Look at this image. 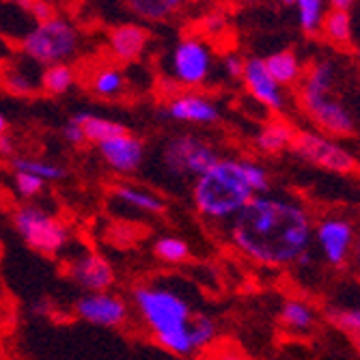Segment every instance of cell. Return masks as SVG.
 Masks as SVG:
<instances>
[{
    "mask_svg": "<svg viewBox=\"0 0 360 360\" xmlns=\"http://www.w3.org/2000/svg\"><path fill=\"white\" fill-rule=\"evenodd\" d=\"M233 244L257 264L285 266L298 261L311 242V220L300 205L252 196L231 224Z\"/></svg>",
    "mask_w": 360,
    "mask_h": 360,
    "instance_id": "1",
    "label": "cell"
},
{
    "mask_svg": "<svg viewBox=\"0 0 360 360\" xmlns=\"http://www.w3.org/2000/svg\"><path fill=\"white\" fill-rule=\"evenodd\" d=\"M132 298L160 347L179 356L194 354L190 339V321L194 313L186 298L173 289L155 285L134 287Z\"/></svg>",
    "mask_w": 360,
    "mask_h": 360,
    "instance_id": "2",
    "label": "cell"
},
{
    "mask_svg": "<svg viewBox=\"0 0 360 360\" xmlns=\"http://www.w3.org/2000/svg\"><path fill=\"white\" fill-rule=\"evenodd\" d=\"M255 196L246 181L242 162L218 160L216 165L196 177L192 188L194 205L205 218H229L236 216Z\"/></svg>",
    "mask_w": 360,
    "mask_h": 360,
    "instance_id": "3",
    "label": "cell"
},
{
    "mask_svg": "<svg viewBox=\"0 0 360 360\" xmlns=\"http://www.w3.org/2000/svg\"><path fill=\"white\" fill-rule=\"evenodd\" d=\"M78 46H80L78 28L63 18L39 22L30 32H26L20 41L22 52L41 65L65 63L76 54Z\"/></svg>",
    "mask_w": 360,
    "mask_h": 360,
    "instance_id": "4",
    "label": "cell"
},
{
    "mask_svg": "<svg viewBox=\"0 0 360 360\" xmlns=\"http://www.w3.org/2000/svg\"><path fill=\"white\" fill-rule=\"evenodd\" d=\"M13 226L26 246L46 257L58 255L70 242V226L37 205H22L15 210Z\"/></svg>",
    "mask_w": 360,
    "mask_h": 360,
    "instance_id": "5",
    "label": "cell"
},
{
    "mask_svg": "<svg viewBox=\"0 0 360 360\" xmlns=\"http://www.w3.org/2000/svg\"><path fill=\"white\" fill-rule=\"evenodd\" d=\"M216 149L192 134L173 136L162 149V165L175 177H199L218 162Z\"/></svg>",
    "mask_w": 360,
    "mask_h": 360,
    "instance_id": "6",
    "label": "cell"
},
{
    "mask_svg": "<svg viewBox=\"0 0 360 360\" xmlns=\"http://www.w3.org/2000/svg\"><path fill=\"white\" fill-rule=\"evenodd\" d=\"M289 149L298 158H302L304 162H309V165H315L326 171L343 173V175L358 171V162L347 149H343L341 145L323 139V136L311 134V132L293 134Z\"/></svg>",
    "mask_w": 360,
    "mask_h": 360,
    "instance_id": "7",
    "label": "cell"
},
{
    "mask_svg": "<svg viewBox=\"0 0 360 360\" xmlns=\"http://www.w3.org/2000/svg\"><path fill=\"white\" fill-rule=\"evenodd\" d=\"M171 70L177 82L184 86H199L207 80L212 70V54L210 48L199 39H184L175 46Z\"/></svg>",
    "mask_w": 360,
    "mask_h": 360,
    "instance_id": "8",
    "label": "cell"
},
{
    "mask_svg": "<svg viewBox=\"0 0 360 360\" xmlns=\"http://www.w3.org/2000/svg\"><path fill=\"white\" fill-rule=\"evenodd\" d=\"M76 315L93 326H104V328H119L127 319V307L121 298L112 296L108 291L86 293L76 302Z\"/></svg>",
    "mask_w": 360,
    "mask_h": 360,
    "instance_id": "9",
    "label": "cell"
},
{
    "mask_svg": "<svg viewBox=\"0 0 360 360\" xmlns=\"http://www.w3.org/2000/svg\"><path fill=\"white\" fill-rule=\"evenodd\" d=\"M70 278L84 291H108L115 285V268L100 252H84L70 264Z\"/></svg>",
    "mask_w": 360,
    "mask_h": 360,
    "instance_id": "10",
    "label": "cell"
},
{
    "mask_svg": "<svg viewBox=\"0 0 360 360\" xmlns=\"http://www.w3.org/2000/svg\"><path fill=\"white\" fill-rule=\"evenodd\" d=\"M300 104L307 110V115L328 134H354V119L343 106L333 102L328 95H300Z\"/></svg>",
    "mask_w": 360,
    "mask_h": 360,
    "instance_id": "11",
    "label": "cell"
},
{
    "mask_svg": "<svg viewBox=\"0 0 360 360\" xmlns=\"http://www.w3.org/2000/svg\"><path fill=\"white\" fill-rule=\"evenodd\" d=\"M102 158L106 160V165L110 169H115L117 173H134L141 162L145 158V147L139 139L129 136V134H121L115 139H108L104 143L97 145Z\"/></svg>",
    "mask_w": 360,
    "mask_h": 360,
    "instance_id": "12",
    "label": "cell"
},
{
    "mask_svg": "<svg viewBox=\"0 0 360 360\" xmlns=\"http://www.w3.org/2000/svg\"><path fill=\"white\" fill-rule=\"evenodd\" d=\"M165 115L173 121H184V123H216L220 119V112L214 102H210L203 95H177L169 102Z\"/></svg>",
    "mask_w": 360,
    "mask_h": 360,
    "instance_id": "13",
    "label": "cell"
},
{
    "mask_svg": "<svg viewBox=\"0 0 360 360\" xmlns=\"http://www.w3.org/2000/svg\"><path fill=\"white\" fill-rule=\"evenodd\" d=\"M248 91L255 95V100L261 102L264 106L272 108V110H281L285 100H283V93L278 89V84L272 80V76L268 74L266 65L261 58H250L244 63V76Z\"/></svg>",
    "mask_w": 360,
    "mask_h": 360,
    "instance_id": "14",
    "label": "cell"
},
{
    "mask_svg": "<svg viewBox=\"0 0 360 360\" xmlns=\"http://www.w3.org/2000/svg\"><path fill=\"white\" fill-rule=\"evenodd\" d=\"M317 242L326 255V259L335 266H341L352 244H354V233L352 226L345 220H323L321 226L317 229Z\"/></svg>",
    "mask_w": 360,
    "mask_h": 360,
    "instance_id": "15",
    "label": "cell"
},
{
    "mask_svg": "<svg viewBox=\"0 0 360 360\" xmlns=\"http://www.w3.org/2000/svg\"><path fill=\"white\" fill-rule=\"evenodd\" d=\"M149 44V30L139 24L115 26L108 35V48L119 60H136Z\"/></svg>",
    "mask_w": 360,
    "mask_h": 360,
    "instance_id": "16",
    "label": "cell"
},
{
    "mask_svg": "<svg viewBox=\"0 0 360 360\" xmlns=\"http://www.w3.org/2000/svg\"><path fill=\"white\" fill-rule=\"evenodd\" d=\"M72 121H76L82 127V134L86 143H95L100 145L108 139L127 134V127L123 123H117L112 119H104V117H97L91 112H78L72 117Z\"/></svg>",
    "mask_w": 360,
    "mask_h": 360,
    "instance_id": "17",
    "label": "cell"
},
{
    "mask_svg": "<svg viewBox=\"0 0 360 360\" xmlns=\"http://www.w3.org/2000/svg\"><path fill=\"white\" fill-rule=\"evenodd\" d=\"M125 7L143 20L160 22L175 15L184 7V0H125Z\"/></svg>",
    "mask_w": 360,
    "mask_h": 360,
    "instance_id": "18",
    "label": "cell"
},
{
    "mask_svg": "<svg viewBox=\"0 0 360 360\" xmlns=\"http://www.w3.org/2000/svg\"><path fill=\"white\" fill-rule=\"evenodd\" d=\"M264 65L268 74L272 76V80L281 86V84H291L296 82L300 76V63L296 58V54L283 50L276 54H270L268 58H264Z\"/></svg>",
    "mask_w": 360,
    "mask_h": 360,
    "instance_id": "19",
    "label": "cell"
},
{
    "mask_svg": "<svg viewBox=\"0 0 360 360\" xmlns=\"http://www.w3.org/2000/svg\"><path fill=\"white\" fill-rule=\"evenodd\" d=\"M115 196L119 201H123L125 205L136 207V210L147 212V214L165 212V203H162V199H158V196H153L151 192L134 188V186H115Z\"/></svg>",
    "mask_w": 360,
    "mask_h": 360,
    "instance_id": "20",
    "label": "cell"
},
{
    "mask_svg": "<svg viewBox=\"0 0 360 360\" xmlns=\"http://www.w3.org/2000/svg\"><path fill=\"white\" fill-rule=\"evenodd\" d=\"M293 129L287 123H270L259 132L257 136V145L268 151V153H276L283 149H289L291 141H293Z\"/></svg>",
    "mask_w": 360,
    "mask_h": 360,
    "instance_id": "21",
    "label": "cell"
},
{
    "mask_svg": "<svg viewBox=\"0 0 360 360\" xmlns=\"http://www.w3.org/2000/svg\"><path fill=\"white\" fill-rule=\"evenodd\" d=\"M11 167L13 171H26L41 177L44 181H58L68 177V171L58 165H52V162L46 160H32V158H11Z\"/></svg>",
    "mask_w": 360,
    "mask_h": 360,
    "instance_id": "22",
    "label": "cell"
},
{
    "mask_svg": "<svg viewBox=\"0 0 360 360\" xmlns=\"http://www.w3.org/2000/svg\"><path fill=\"white\" fill-rule=\"evenodd\" d=\"M74 84V72L70 65L65 63H56V65H48V70L41 76V89L50 95H63L68 93Z\"/></svg>",
    "mask_w": 360,
    "mask_h": 360,
    "instance_id": "23",
    "label": "cell"
},
{
    "mask_svg": "<svg viewBox=\"0 0 360 360\" xmlns=\"http://www.w3.org/2000/svg\"><path fill=\"white\" fill-rule=\"evenodd\" d=\"M190 339L194 354H201L205 347H210L216 341V323L205 313H194L190 321Z\"/></svg>",
    "mask_w": 360,
    "mask_h": 360,
    "instance_id": "24",
    "label": "cell"
},
{
    "mask_svg": "<svg viewBox=\"0 0 360 360\" xmlns=\"http://www.w3.org/2000/svg\"><path fill=\"white\" fill-rule=\"evenodd\" d=\"M123 86H125V78L115 68L97 70L91 78V91L100 97H115L123 91Z\"/></svg>",
    "mask_w": 360,
    "mask_h": 360,
    "instance_id": "25",
    "label": "cell"
},
{
    "mask_svg": "<svg viewBox=\"0 0 360 360\" xmlns=\"http://www.w3.org/2000/svg\"><path fill=\"white\" fill-rule=\"evenodd\" d=\"M153 255L160 261H165V264H184V261H188V257H190V248L181 238L165 236V238L155 240Z\"/></svg>",
    "mask_w": 360,
    "mask_h": 360,
    "instance_id": "26",
    "label": "cell"
},
{
    "mask_svg": "<svg viewBox=\"0 0 360 360\" xmlns=\"http://www.w3.org/2000/svg\"><path fill=\"white\" fill-rule=\"evenodd\" d=\"M333 78H335L333 65L330 63H317L315 68L309 72L300 95H328Z\"/></svg>",
    "mask_w": 360,
    "mask_h": 360,
    "instance_id": "27",
    "label": "cell"
},
{
    "mask_svg": "<svg viewBox=\"0 0 360 360\" xmlns=\"http://www.w3.org/2000/svg\"><path fill=\"white\" fill-rule=\"evenodd\" d=\"M281 317H283V321L287 326H291V328H296V330H307L309 326L313 323V311L304 302H300V300L285 302Z\"/></svg>",
    "mask_w": 360,
    "mask_h": 360,
    "instance_id": "28",
    "label": "cell"
},
{
    "mask_svg": "<svg viewBox=\"0 0 360 360\" xmlns=\"http://www.w3.org/2000/svg\"><path fill=\"white\" fill-rule=\"evenodd\" d=\"M323 30L333 41L345 44L352 37V20L347 11H333L328 18L323 20Z\"/></svg>",
    "mask_w": 360,
    "mask_h": 360,
    "instance_id": "29",
    "label": "cell"
},
{
    "mask_svg": "<svg viewBox=\"0 0 360 360\" xmlns=\"http://www.w3.org/2000/svg\"><path fill=\"white\" fill-rule=\"evenodd\" d=\"M201 354L203 360H255L233 341H214Z\"/></svg>",
    "mask_w": 360,
    "mask_h": 360,
    "instance_id": "30",
    "label": "cell"
},
{
    "mask_svg": "<svg viewBox=\"0 0 360 360\" xmlns=\"http://www.w3.org/2000/svg\"><path fill=\"white\" fill-rule=\"evenodd\" d=\"M13 186H15L20 196H24V199H32V196H37L46 188V181L37 175L26 173V171H13Z\"/></svg>",
    "mask_w": 360,
    "mask_h": 360,
    "instance_id": "31",
    "label": "cell"
},
{
    "mask_svg": "<svg viewBox=\"0 0 360 360\" xmlns=\"http://www.w3.org/2000/svg\"><path fill=\"white\" fill-rule=\"evenodd\" d=\"M300 9V26L307 32H315L321 22V0H293Z\"/></svg>",
    "mask_w": 360,
    "mask_h": 360,
    "instance_id": "32",
    "label": "cell"
},
{
    "mask_svg": "<svg viewBox=\"0 0 360 360\" xmlns=\"http://www.w3.org/2000/svg\"><path fill=\"white\" fill-rule=\"evenodd\" d=\"M242 169H244V175H246V181L248 186L252 188L255 194H264L270 190V179H268V173L264 167L255 165V162H242Z\"/></svg>",
    "mask_w": 360,
    "mask_h": 360,
    "instance_id": "33",
    "label": "cell"
},
{
    "mask_svg": "<svg viewBox=\"0 0 360 360\" xmlns=\"http://www.w3.org/2000/svg\"><path fill=\"white\" fill-rule=\"evenodd\" d=\"M13 3L28 15H32L37 22H46L56 18L54 5H50L48 0H13Z\"/></svg>",
    "mask_w": 360,
    "mask_h": 360,
    "instance_id": "34",
    "label": "cell"
},
{
    "mask_svg": "<svg viewBox=\"0 0 360 360\" xmlns=\"http://www.w3.org/2000/svg\"><path fill=\"white\" fill-rule=\"evenodd\" d=\"M333 323L339 330H343L347 337L360 333V307L358 309H349V311H333L330 313Z\"/></svg>",
    "mask_w": 360,
    "mask_h": 360,
    "instance_id": "35",
    "label": "cell"
},
{
    "mask_svg": "<svg viewBox=\"0 0 360 360\" xmlns=\"http://www.w3.org/2000/svg\"><path fill=\"white\" fill-rule=\"evenodd\" d=\"M5 89L11 91L13 95H30V93H35L37 84L35 80H32L30 76H26L24 72L20 70H13L5 76Z\"/></svg>",
    "mask_w": 360,
    "mask_h": 360,
    "instance_id": "36",
    "label": "cell"
},
{
    "mask_svg": "<svg viewBox=\"0 0 360 360\" xmlns=\"http://www.w3.org/2000/svg\"><path fill=\"white\" fill-rule=\"evenodd\" d=\"M63 139L68 141V143H72V145H82V143H86L84 141V134H82V127L76 123V121H68L65 123V127H63Z\"/></svg>",
    "mask_w": 360,
    "mask_h": 360,
    "instance_id": "37",
    "label": "cell"
},
{
    "mask_svg": "<svg viewBox=\"0 0 360 360\" xmlns=\"http://www.w3.org/2000/svg\"><path fill=\"white\" fill-rule=\"evenodd\" d=\"M224 68H226V74L231 78H242L244 76V60L240 56H236V54L224 58Z\"/></svg>",
    "mask_w": 360,
    "mask_h": 360,
    "instance_id": "38",
    "label": "cell"
},
{
    "mask_svg": "<svg viewBox=\"0 0 360 360\" xmlns=\"http://www.w3.org/2000/svg\"><path fill=\"white\" fill-rule=\"evenodd\" d=\"M0 153H3V155H13L15 153V147H13L11 136H7V134L0 136Z\"/></svg>",
    "mask_w": 360,
    "mask_h": 360,
    "instance_id": "39",
    "label": "cell"
},
{
    "mask_svg": "<svg viewBox=\"0 0 360 360\" xmlns=\"http://www.w3.org/2000/svg\"><path fill=\"white\" fill-rule=\"evenodd\" d=\"M32 311H35L37 315H48V313L52 311V302H48V300H39Z\"/></svg>",
    "mask_w": 360,
    "mask_h": 360,
    "instance_id": "40",
    "label": "cell"
},
{
    "mask_svg": "<svg viewBox=\"0 0 360 360\" xmlns=\"http://www.w3.org/2000/svg\"><path fill=\"white\" fill-rule=\"evenodd\" d=\"M330 3L337 11H347L354 5V0H330Z\"/></svg>",
    "mask_w": 360,
    "mask_h": 360,
    "instance_id": "41",
    "label": "cell"
},
{
    "mask_svg": "<svg viewBox=\"0 0 360 360\" xmlns=\"http://www.w3.org/2000/svg\"><path fill=\"white\" fill-rule=\"evenodd\" d=\"M352 246H354V261H356V266L360 268V236L356 238V242Z\"/></svg>",
    "mask_w": 360,
    "mask_h": 360,
    "instance_id": "42",
    "label": "cell"
},
{
    "mask_svg": "<svg viewBox=\"0 0 360 360\" xmlns=\"http://www.w3.org/2000/svg\"><path fill=\"white\" fill-rule=\"evenodd\" d=\"M3 134H7V119H5V115H0V136Z\"/></svg>",
    "mask_w": 360,
    "mask_h": 360,
    "instance_id": "43",
    "label": "cell"
},
{
    "mask_svg": "<svg viewBox=\"0 0 360 360\" xmlns=\"http://www.w3.org/2000/svg\"><path fill=\"white\" fill-rule=\"evenodd\" d=\"M349 341L354 343V347L360 352V333H356V335H349Z\"/></svg>",
    "mask_w": 360,
    "mask_h": 360,
    "instance_id": "44",
    "label": "cell"
},
{
    "mask_svg": "<svg viewBox=\"0 0 360 360\" xmlns=\"http://www.w3.org/2000/svg\"><path fill=\"white\" fill-rule=\"evenodd\" d=\"M248 3H255V0H248ZM283 3H293V0H283Z\"/></svg>",
    "mask_w": 360,
    "mask_h": 360,
    "instance_id": "45",
    "label": "cell"
},
{
    "mask_svg": "<svg viewBox=\"0 0 360 360\" xmlns=\"http://www.w3.org/2000/svg\"><path fill=\"white\" fill-rule=\"evenodd\" d=\"M0 360H3V354H0Z\"/></svg>",
    "mask_w": 360,
    "mask_h": 360,
    "instance_id": "46",
    "label": "cell"
}]
</instances>
